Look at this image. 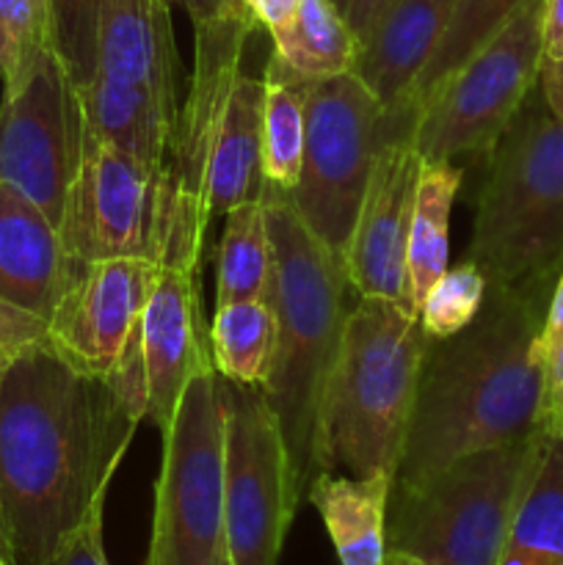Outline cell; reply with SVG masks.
<instances>
[{"label":"cell","mask_w":563,"mask_h":565,"mask_svg":"<svg viewBox=\"0 0 563 565\" xmlns=\"http://www.w3.org/2000/svg\"><path fill=\"white\" fill-rule=\"evenodd\" d=\"M224 406V544L235 565H276L304 494L259 386L219 375Z\"/></svg>","instance_id":"obj_12"},{"label":"cell","mask_w":563,"mask_h":565,"mask_svg":"<svg viewBox=\"0 0 563 565\" xmlns=\"http://www.w3.org/2000/svg\"><path fill=\"white\" fill-rule=\"evenodd\" d=\"M469 263L489 285L550 298L563 270V121L539 83L486 163Z\"/></svg>","instance_id":"obj_6"},{"label":"cell","mask_w":563,"mask_h":565,"mask_svg":"<svg viewBox=\"0 0 563 565\" xmlns=\"http://www.w3.org/2000/svg\"><path fill=\"white\" fill-rule=\"evenodd\" d=\"M224 235L219 243L215 268V307L219 303L259 298L270 301L274 287V246L263 193L224 215Z\"/></svg>","instance_id":"obj_26"},{"label":"cell","mask_w":563,"mask_h":565,"mask_svg":"<svg viewBox=\"0 0 563 565\" xmlns=\"http://www.w3.org/2000/svg\"><path fill=\"white\" fill-rule=\"evenodd\" d=\"M141 414L47 342L0 373V511L17 565H44L110 489Z\"/></svg>","instance_id":"obj_1"},{"label":"cell","mask_w":563,"mask_h":565,"mask_svg":"<svg viewBox=\"0 0 563 565\" xmlns=\"http://www.w3.org/2000/svg\"><path fill=\"white\" fill-rule=\"evenodd\" d=\"M138 348L147 381V419L166 430L191 375L210 359V342L202 334L199 259L163 257L138 326Z\"/></svg>","instance_id":"obj_16"},{"label":"cell","mask_w":563,"mask_h":565,"mask_svg":"<svg viewBox=\"0 0 563 565\" xmlns=\"http://www.w3.org/2000/svg\"><path fill=\"white\" fill-rule=\"evenodd\" d=\"M59 237L70 263L99 259H202L208 226L177 188L169 163L152 166L83 136Z\"/></svg>","instance_id":"obj_8"},{"label":"cell","mask_w":563,"mask_h":565,"mask_svg":"<svg viewBox=\"0 0 563 565\" xmlns=\"http://www.w3.org/2000/svg\"><path fill=\"white\" fill-rule=\"evenodd\" d=\"M541 61L561 58L563 55V0H544L541 3Z\"/></svg>","instance_id":"obj_35"},{"label":"cell","mask_w":563,"mask_h":565,"mask_svg":"<svg viewBox=\"0 0 563 565\" xmlns=\"http://www.w3.org/2000/svg\"><path fill=\"white\" fill-rule=\"evenodd\" d=\"M210 359L221 379L243 386L268 381L276 356V312L270 301L219 303L208 329Z\"/></svg>","instance_id":"obj_25"},{"label":"cell","mask_w":563,"mask_h":565,"mask_svg":"<svg viewBox=\"0 0 563 565\" xmlns=\"http://www.w3.org/2000/svg\"><path fill=\"white\" fill-rule=\"evenodd\" d=\"M541 3L528 0L467 64L417 110L412 141L423 160H486L495 154L539 83Z\"/></svg>","instance_id":"obj_11"},{"label":"cell","mask_w":563,"mask_h":565,"mask_svg":"<svg viewBox=\"0 0 563 565\" xmlns=\"http://www.w3.org/2000/svg\"><path fill=\"white\" fill-rule=\"evenodd\" d=\"M259 28L252 11L196 25V55L166 160L177 188L210 230L215 215L259 199L265 81L243 72V50Z\"/></svg>","instance_id":"obj_5"},{"label":"cell","mask_w":563,"mask_h":565,"mask_svg":"<svg viewBox=\"0 0 563 565\" xmlns=\"http://www.w3.org/2000/svg\"><path fill=\"white\" fill-rule=\"evenodd\" d=\"M158 270L155 259H66L50 345L83 373L108 379L138 337Z\"/></svg>","instance_id":"obj_14"},{"label":"cell","mask_w":563,"mask_h":565,"mask_svg":"<svg viewBox=\"0 0 563 565\" xmlns=\"http://www.w3.org/2000/svg\"><path fill=\"white\" fill-rule=\"evenodd\" d=\"M6 66H9V42H6L3 31H0V75L6 72Z\"/></svg>","instance_id":"obj_42"},{"label":"cell","mask_w":563,"mask_h":565,"mask_svg":"<svg viewBox=\"0 0 563 565\" xmlns=\"http://www.w3.org/2000/svg\"><path fill=\"white\" fill-rule=\"evenodd\" d=\"M384 565H425V563H419L417 557H408V555H403V552H386V563Z\"/></svg>","instance_id":"obj_41"},{"label":"cell","mask_w":563,"mask_h":565,"mask_svg":"<svg viewBox=\"0 0 563 565\" xmlns=\"http://www.w3.org/2000/svg\"><path fill=\"white\" fill-rule=\"evenodd\" d=\"M263 202L274 246L270 307L276 312V356L263 395L285 436L298 489L307 497L320 475V403L351 312V279L346 259L304 226L287 191L265 182Z\"/></svg>","instance_id":"obj_3"},{"label":"cell","mask_w":563,"mask_h":565,"mask_svg":"<svg viewBox=\"0 0 563 565\" xmlns=\"http://www.w3.org/2000/svg\"><path fill=\"white\" fill-rule=\"evenodd\" d=\"M171 0H99L97 72L180 103Z\"/></svg>","instance_id":"obj_18"},{"label":"cell","mask_w":563,"mask_h":565,"mask_svg":"<svg viewBox=\"0 0 563 565\" xmlns=\"http://www.w3.org/2000/svg\"><path fill=\"white\" fill-rule=\"evenodd\" d=\"M428 340L403 303H353L320 403V472H397Z\"/></svg>","instance_id":"obj_4"},{"label":"cell","mask_w":563,"mask_h":565,"mask_svg":"<svg viewBox=\"0 0 563 565\" xmlns=\"http://www.w3.org/2000/svg\"><path fill=\"white\" fill-rule=\"evenodd\" d=\"M453 6L456 0H386L359 42L353 75L386 110L414 108L412 92L445 39Z\"/></svg>","instance_id":"obj_17"},{"label":"cell","mask_w":563,"mask_h":565,"mask_svg":"<svg viewBox=\"0 0 563 565\" xmlns=\"http://www.w3.org/2000/svg\"><path fill=\"white\" fill-rule=\"evenodd\" d=\"M177 3L188 11L193 28L208 25V22L221 20V17L237 14V11H246L243 0H177Z\"/></svg>","instance_id":"obj_38"},{"label":"cell","mask_w":563,"mask_h":565,"mask_svg":"<svg viewBox=\"0 0 563 565\" xmlns=\"http://www.w3.org/2000/svg\"><path fill=\"white\" fill-rule=\"evenodd\" d=\"M163 434L144 565H219L224 557V406L213 359L188 381Z\"/></svg>","instance_id":"obj_10"},{"label":"cell","mask_w":563,"mask_h":565,"mask_svg":"<svg viewBox=\"0 0 563 565\" xmlns=\"http://www.w3.org/2000/svg\"><path fill=\"white\" fill-rule=\"evenodd\" d=\"M464 171L445 160H423L406 243V307L419 315L425 296L447 270L450 259V213Z\"/></svg>","instance_id":"obj_22"},{"label":"cell","mask_w":563,"mask_h":565,"mask_svg":"<svg viewBox=\"0 0 563 565\" xmlns=\"http://www.w3.org/2000/svg\"><path fill=\"white\" fill-rule=\"evenodd\" d=\"M500 565H563V439L544 436Z\"/></svg>","instance_id":"obj_23"},{"label":"cell","mask_w":563,"mask_h":565,"mask_svg":"<svg viewBox=\"0 0 563 565\" xmlns=\"http://www.w3.org/2000/svg\"><path fill=\"white\" fill-rule=\"evenodd\" d=\"M263 105V177L282 191L298 185L307 138V110H304V77L287 70L274 53L265 66Z\"/></svg>","instance_id":"obj_27"},{"label":"cell","mask_w":563,"mask_h":565,"mask_svg":"<svg viewBox=\"0 0 563 565\" xmlns=\"http://www.w3.org/2000/svg\"><path fill=\"white\" fill-rule=\"evenodd\" d=\"M0 565H17L14 550H11L9 527H6V519H3V511H0Z\"/></svg>","instance_id":"obj_40"},{"label":"cell","mask_w":563,"mask_h":565,"mask_svg":"<svg viewBox=\"0 0 563 565\" xmlns=\"http://www.w3.org/2000/svg\"><path fill=\"white\" fill-rule=\"evenodd\" d=\"M541 367H544V434L563 439V270L552 287L541 323Z\"/></svg>","instance_id":"obj_32"},{"label":"cell","mask_w":563,"mask_h":565,"mask_svg":"<svg viewBox=\"0 0 563 565\" xmlns=\"http://www.w3.org/2000/svg\"><path fill=\"white\" fill-rule=\"evenodd\" d=\"M53 47L75 86H86L97 72L99 0H50Z\"/></svg>","instance_id":"obj_30"},{"label":"cell","mask_w":563,"mask_h":565,"mask_svg":"<svg viewBox=\"0 0 563 565\" xmlns=\"http://www.w3.org/2000/svg\"><path fill=\"white\" fill-rule=\"evenodd\" d=\"M219 565H235V563H232L230 561V555H226V552H224V557H221V563Z\"/></svg>","instance_id":"obj_43"},{"label":"cell","mask_w":563,"mask_h":565,"mask_svg":"<svg viewBox=\"0 0 563 565\" xmlns=\"http://www.w3.org/2000/svg\"><path fill=\"white\" fill-rule=\"evenodd\" d=\"M0 373H3V367H0Z\"/></svg>","instance_id":"obj_44"},{"label":"cell","mask_w":563,"mask_h":565,"mask_svg":"<svg viewBox=\"0 0 563 565\" xmlns=\"http://www.w3.org/2000/svg\"><path fill=\"white\" fill-rule=\"evenodd\" d=\"M544 436L467 452L414 483H392L386 550L425 565H500Z\"/></svg>","instance_id":"obj_7"},{"label":"cell","mask_w":563,"mask_h":565,"mask_svg":"<svg viewBox=\"0 0 563 565\" xmlns=\"http://www.w3.org/2000/svg\"><path fill=\"white\" fill-rule=\"evenodd\" d=\"M81 154V92L55 47H44L14 81L3 83L0 182L59 226Z\"/></svg>","instance_id":"obj_13"},{"label":"cell","mask_w":563,"mask_h":565,"mask_svg":"<svg viewBox=\"0 0 563 565\" xmlns=\"http://www.w3.org/2000/svg\"><path fill=\"white\" fill-rule=\"evenodd\" d=\"M539 92L541 97H544L546 108L563 121V55L561 58L541 61Z\"/></svg>","instance_id":"obj_37"},{"label":"cell","mask_w":563,"mask_h":565,"mask_svg":"<svg viewBox=\"0 0 563 565\" xmlns=\"http://www.w3.org/2000/svg\"><path fill=\"white\" fill-rule=\"evenodd\" d=\"M528 0H456L450 25L445 39L436 47L434 58L419 75L412 92L414 108H423L425 99L453 75L461 64H467Z\"/></svg>","instance_id":"obj_28"},{"label":"cell","mask_w":563,"mask_h":565,"mask_svg":"<svg viewBox=\"0 0 563 565\" xmlns=\"http://www.w3.org/2000/svg\"><path fill=\"white\" fill-rule=\"evenodd\" d=\"M270 53L304 81L348 75L357 66L359 39L331 0H304L296 14L268 31Z\"/></svg>","instance_id":"obj_24"},{"label":"cell","mask_w":563,"mask_h":565,"mask_svg":"<svg viewBox=\"0 0 563 565\" xmlns=\"http://www.w3.org/2000/svg\"><path fill=\"white\" fill-rule=\"evenodd\" d=\"M243 3L252 11L254 20H257L265 31H270V28L285 25V22L296 14L298 6H301L304 0H243Z\"/></svg>","instance_id":"obj_39"},{"label":"cell","mask_w":563,"mask_h":565,"mask_svg":"<svg viewBox=\"0 0 563 565\" xmlns=\"http://www.w3.org/2000/svg\"><path fill=\"white\" fill-rule=\"evenodd\" d=\"M81 92L83 136L110 143L144 163L163 166L169 160L180 103L147 86L114 81L94 72Z\"/></svg>","instance_id":"obj_20"},{"label":"cell","mask_w":563,"mask_h":565,"mask_svg":"<svg viewBox=\"0 0 563 565\" xmlns=\"http://www.w3.org/2000/svg\"><path fill=\"white\" fill-rule=\"evenodd\" d=\"M334 9L340 11L342 20L348 22V28L353 31V36L362 42L368 36V31L373 28V22L379 20L381 9L386 6V0H331Z\"/></svg>","instance_id":"obj_36"},{"label":"cell","mask_w":563,"mask_h":565,"mask_svg":"<svg viewBox=\"0 0 563 565\" xmlns=\"http://www.w3.org/2000/svg\"><path fill=\"white\" fill-rule=\"evenodd\" d=\"M546 303L489 285L472 323L431 337L395 483H414L467 452L544 434L539 337Z\"/></svg>","instance_id":"obj_2"},{"label":"cell","mask_w":563,"mask_h":565,"mask_svg":"<svg viewBox=\"0 0 563 565\" xmlns=\"http://www.w3.org/2000/svg\"><path fill=\"white\" fill-rule=\"evenodd\" d=\"M489 292V279L475 263L447 265L445 274L434 281L419 307V323L428 337H450L461 331L480 312Z\"/></svg>","instance_id":"obj_29"},{"label":"cell","mask_w":563,"mask_h":565,"mask_svg":"<svg viewBox=\"0 0 563 565\" xmlns=\"http://www.w3.org/2000/svg\"><path fill=\"white\" fill-rule=\"evenodd\" d=\"M395 475L353 478L320 472L309 483L307 500L320 513L340 565L386 563V511Z\"/></svg>","instance_id":"obj_21"},{"label":"cell","mask_w":563,"mask_h":565,"mask_svg":"<svg viewBox=\"0 0 563 565\" xmlns=\"http://www.w3.org/2000/svg\"><path fill=\"white\" fill-rule=\"evenodd\" d=\"M0 31L9 42V66L0 77L14 81L44 47H53L50 0H0Z\"/></svg>","instance_id":"obj_31"},{"label":"cell","mask_w":563,"mask_h":565,"mask_svg":"<svg viewBox=\"0 0 563 565\" xmlns=\"http://www.w3.org/2000/svg\"><path fill=\"white\" fill-rule=\"evenodd\" d=\"M423 158L412 132L384 143L364 191L346 248V270L359 298H384L406 307V243ZM408 309V307H406Z\"/></svg>","instance_id":"obj_15"},{"label":"cell","mask_w":563,"mask_h":565,"mask_svg":"<svg viewBox=\"0 0 563 565\" xmlns=\"http://www.w3.org/2000/svg\"><path fill=\"white\" fill-rule=\"evenodd\" d=\"M304 110L301 177L287 196L304 226L346 259L375 160L386 141L414 132L417 110H386L353 72L304 83Z\"/></svg>","instance_id":"obj_9"},{"label":"cell","mask_w":563,"mask_h":565,"mask_svg":"<svg viewBox=\"0 0 563 565\" xmlns=\"http://www.w3.org/2000/svg\"><path fill=\"white\" fill-rule=\"evenodd\" d=\"M105 500H108V489L99 491L81 524L61 541L59 550L44 565H110L103 544Z\"/></svg>","instance_id":"obj_33"},{"label":"cell","mask_w":563,"mask_h":565,"mask_svg":"<svg viewBox=\"0 0 563 565\" xmlns=\"http://www.w3.org/2000/svg\"><path fill=\"white\" fill-rule=\"evenodd\" d=\"M64 270L59 226L31 199L0 182V298L50 323Z\"/></svg>","instance_id":"obj_19"},{"label":"cell","mask_w":563,"mask_h":565,"mask_svg":"<svg viewBox=\"0 0 563 565\" xmlns=\"http://www.w3.org/2000/svg\"><path fill=\"white\" fill-rule=\"evenodd\" d=\"M47 340L50 323L42 315L0 298V367Z\"/></svg>","instance_id":"obj_34"}]
</instances>
